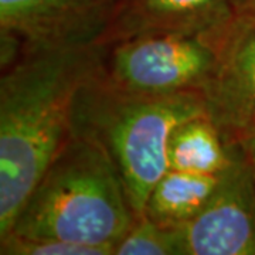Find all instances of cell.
<instances>
[{
    "instance_id": "6da1fadb",
    "label": "cell",
    "mask_w": 255,
    "mask_h": 255,
    "mask_svg": "<svg viewBox=\"0 0 255 255\" xmlns=\"http://www.w3.org/2000/svg\"><path fill=\"white\" fill-rule=\"evenodd\" d=\"M105 44L24 53L0 77V237L73 136L77 92L102 65Z\"/></svg>"
},
{
    "instance_id": "7a4b0ae2",
    "label": "cell",
    "mask_w": 255,
    "mask_h": 255,
    "mask_svg": "<svg viewBox=\"0 0 255 255\" xmlns=\"http://www.w3.org/2000/svg\"><path fill=\"white\" fill-rule=\"evenodd\" d=\"M199 115H207L200 92L147 95L127 91L108 81L101 65L77 92L73 135L90 139L108 153L139 217L152 189L169 170L170 133Z\"/></svg>"
},
{
    "instance_id": "3957f363",
    "label": "cell",
    "mask_w": 255,
    "mask_h": 255,
    "mask_svg": "<svg viewBox=\"0 0 255 255\" xmlns=\"http://www.w3.org/2000/svg\"><path fill=\"white\" fill-rule=\"evenodd\" d=\"M136 217L108 153L90 139L73 135L30 193L7 234L115 250Z\"/></svg>"
},
{
    "instance_id": "277c9868",
    "label": "cell",
    "mask_w": 255,
    "mask_h": 255,
    "mask_svg": "<svg viewBox=\"0 0 255 255\" xmlns=\"http://www.w3.org/2000/svg\"><path fill=\"white\" fill-rule=\"evenodd\" d=\"M236 20L207 33H155L108 43L102 74L114 85L137 94L204 95L219 71Z\"/></svg>"
},
{
    "instance_id": "5b68a950",
    "label": "cell",
    "mask_w": 255,
    "mask_h": 255,
    "mask_svg": "<svg viewBox=\"0 0 255 255\" xmlns=\"http://www.w3.org/2000/svg\"><path fill=\"white\" fill-rule=\"evenodd\" d=\"M122 0H0L1 68L24 53L105 44Z\"/></svg>"
},
{
    "instance_id": "8992f818",
    "label": "cell",
    "mask_w": 255,
    "mask_h": 255,
    "mask_svg": "<svg viewBox=\"0 0 255 255\" xmlns=\"http://www.w3.org/2000/svg\"><path fill=\"white\" fill-rule=\"evenodd\" d=\"M180 236L183 255H255V176L243 143L230 145L211 199Z\"/></svg>"
},
{
    "instance_id": "52a82bcc",
    "label": "cell",
    "mask_w": 255,
    "mask_h": 255,
    "mask_svg": "<svg viewBox=\"0 0 255 255\" xmlns=\"http://www.w3.org/2000/svg\"><path fill=\"white\" fill-rule=\"evenodd\" d=\"M207 115L227 145L255 130V18L238 16L224 57L204 92Z\"/></svg>"
},
{
    "instance_id": "ba28073f",
    "label": "cell",
    "mask_w": 255,
    "mask_h": 255,
    "mask_svg": "<svg viewBox=\"0 0 255 255\" xmlns=\"http://www.w3.org/2000/svg\"><path fill=\"white\" fill-rule=\"evenodd\" d=\"M236 17L234 0H122L105 44L140 34L207 33Z\"/></svg>"
},
{
    "instance_id": "9c48e42d",
    "label": "cell",
    "mask_w": 255,
    "mask_h": 255,
    "mask_svg": "<svg viewBox=\"0 0 255 255\" xmlns=\"http://www.w3.org/2000/svg\"><path fill=\"white\" fill-rule=\"evenodd\" d=\"M219 180L220 174L167 170L150 191L142 216L163 227H183L206 207Z\"/></svg>"
},
{
    "instance_id": "30bf717a",
    "label": "cell",
    "mask_w": 255,
    "mask_h": 255,
    "mask_svg": "<svg viewBox=\"0 0 255 255\" xmlns=\"http://www.w3.org/2000/svg\"><path fill=\"white\" fill-rule=\"evenodd\" d=\"M230 160V145L209 115H199L173 129L167 143L169 170L220 174Z\"/></svg>"
},
{
    "instance_id": "8fae6325",
    "label": "cell",
    "mask_w": 255,
    "mask_h": 255,
    "mask_svg": "<svg viewBox=\"0 0 255 255\" xmlns=\"http://www.w3.org/2000/svg\"><path fill=\"white\" fill-rule=\"evenodd\" d=\"M114 255H183L180 228H167L139 216L115 246Z\"/></svg>"
},
{
    "instance_id": "7c38bea8",
    "label": "cell",
    "mask_w": 255,
    "mask_h": 255,
    "mask_svg": "<svg viewBox=\"0 0 255 255\" xmlns=\"http://www.w3.org/2000/svg\"><path fill=\"white\" fill-rule=\"evenodd\" d=\"M112 247L92 246L55 238L20 237L6 234L0 237L1 255H114Z\"/></svg>"
},
{
    "instance_id": "4fadbf2b",
    "label": "cell",
    "mask_w": 255,
    "mask_h": 255,
    "mask_svg": "<svg viewBox=\"0 0 255 255\" xmlns=\"http://www.w3.org/2000/svg\"><path fill=\"white\" fill-rule=\"evenodd\" d=\"M234 7L238 16L255 18V0H234Z\"/></svg>"
},
{
    "instance_id": "5bb4252c",
    "label": "cell",
    "mask_w": 255,
    "mask_h": 255,
    "mask_svg": "<svg viewBox=\"0 0 255 255\" xmlns=\"http://www.w3.org/2000/svg\"><path fill=\"white\" fill-rule=\"evenodd\" d=\"M243 145L246 146L247 153H248V157H250V162H251V166H253V170H254L255 176V135H251L248 139H246L243 142Z\"/></svg>"
},
{
    "instance_id": "9a60e30c",
    "label": "cell",
    "mask_w": 255,
    "mask_h": 255,
    "mask_svg": "<svg viewBox=\"0 0 255 255\" xmlns=\"http://www.w3.org/2000/svg\"><path fill=\"white\" fill-rule=\"evenodd\" d=\"M251 135H255V130H254V132H253V133H251ZM247 139H248V137H247Z\"/></svg>"
}]
</instances>
